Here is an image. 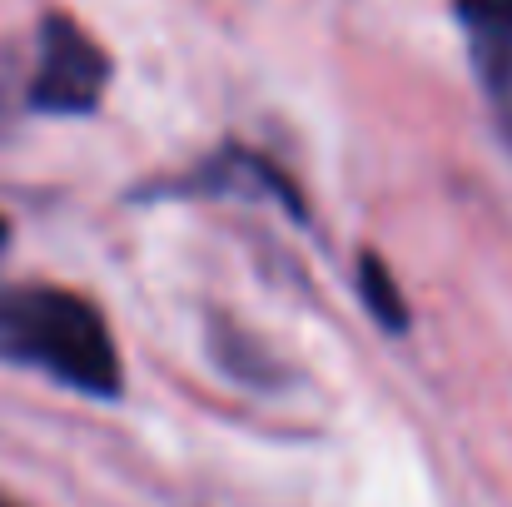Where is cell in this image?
Segmentation results:
<instances>
[{"instance_id": "obj_1", "label": "cell", "mask_w": 512, "mask_h": 507, "mask_svg": "<svg viewBox=\"0 0 512 507\" xmlns=\"http://www.w3.org/2000/svg\"><path fill=\"white\" fill-rule=\"evenodd\" d=\"M0 358L50 373L55 383L90 398H115L125 383L120 348L100 309L50 284L0 289Z\"/></svg>"}, {"instance_id": "obj_2", "label": "cell", "mask_w": 512, "mask_h": 507, "mask_svg": "<svg viewBox=\"0 0 512 507\" xmlns=\"http://www.w3.org/2000/svg\"><path fill=\"white\" fill-rule=\"evenodd\" d=\"M110 85L105 50L65 15H50L40 25V60L30 75L25 100L40 115H90Z\"/></svg>"}, {"instance_id": "obj_3", "label": "cell", "mask_w": 512, "mask_h": 507, "mask_svg": "<svg viewBox=\"0 0 512 507\" xmlns=\"http://www.w3.org/2000/svg\"><path fill=\"white\" fill-rule=\"evenodd\" d=\"M468 35L473 75L488 95V110L512 145V0H453Z\"/></svg>"}, {"instance_id": "obj_4", "label": "cell", "mask_w": 512, "mask_h": 507, "mask_svg": "<svg viewBox=\"0 0 512 507\" xmlns=\"http://www.w3.org/2000/svg\"><path fill=\"white\" fill-rule=\"evenodd\" d=\"M358 284H363V299H368V309H373V319H378L383 329H403V324H408V314H403V294H398L388 264H378V259L368 254Z\"/></svg>"}, {"instance_id": "obj_5", "label": "cell", "mask_w": 512, "mask_h": 507, "mask_svg": "<svg viewBox=\"0 0 512 507\" xmlns=\"http://www.w3.org/2000/svg\"><path fill=\"white\" fill-rule=\"evenodd\" d=\"M10 244V224H5V214H0V249Z\"/></svg>"}, {"instance_id": "obj_6", "label": "cell", "mask_w": 512, "mask_h": 507, "mask_svg": "<svg viewBox=\"0 0 512 507\" xmlns=\"http://www.w3.org/2000/svg\"><path fill=\"white\" fill-rule=\"evenodd\" d=\"M0 507H10V503H0Z\"/></svg>"}]
</instances>
